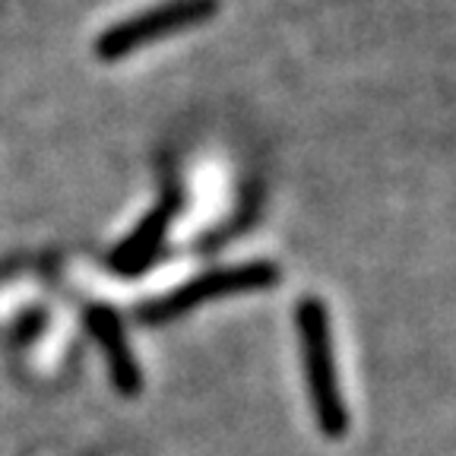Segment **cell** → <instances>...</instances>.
<instances>
[{"instance_id": "6da1fadb", "label": "cell", "mask_w": 456, "mask_h": 456, "mask_svg": "<svg viewBox=\"0 0 456 456\" xmlns=\"http://www.w3.org/2000/svg\"><path fill=\"white\" fill-rule=\"evenodd\" d=\"M295 323H298V339H301V355H305L307 368V384H311V399L317 421L330 437H339L349 425L346 415V399L339 390V374H336V358H333V336H330V317L321 298L298 301L295 311Z\"/></svg>"}, {"instance_id": "7a4b0ae2", "label": "cell", "mask_w": 456, "mask_h": 456, "mask_svg": "<svg viewBox=\"0 0 456 456\" xmlns=\"http://www.w3.org/2000/svg\"><path fill=\"white\" fill-rule=\"evenodd\" d=\"M219 0H165L159 7L142 10V13L130 16V20L118 22L95 42V54L102 61H118V57L134 54L136 48L150 42H159L165 36L184 32V28L207 22L209 16H216Z\"/></svg>"}, {"instance_id": "3957f363", "label": "cell", "mask_w": 456, "mask_h": 456, "mask_svg": "<svg viewBox=\"0 0 456 456\" xmlns=\"http://www.w3.org/2000/svg\"><path fill=\"white\" fill-rule=\"evenodd\" d=\"M279 282V270L273 264H241V266H225V270H213L207 276L191 279L187 285L175 289L165 298L152 301L150 307H142V321H171V317H181V314L193 311L203 301L222 298V295H238V292H254V289H270Z\"/></svg>"}, {"instance_id": "277c9868", "label": "cell", "mask_w": 456, "mask_h": 456, "mask_svg": "<svg viewBox=\"0 0 456 456\" xmlns=\"http://www.w3.org/2000/svg\"><path fill=\"white\" fill-rule=\"evenodd\" d=\"M89 330L95 333L102 352L108 355V370H111L118 390L121 393L140 390V368L134 362V352H130L127 333H124L118 314L108 311V307H95V311H89Z\"/></svg>"}, {"instance_id": "5b68a950", "label": "cell", "mask_w": 456, "mask_h": 456, "mask_svg": "<svg viewBox=\"0 0 456 456\" xmlns=\"http://www.w3.org/2000/svg\"><path fill=\"white\" fill-rule=\"evenodd\" d=\"M168 213L171 209L162 207L152 216H146L134 235L114 248V254H111L114 270L118 273H140L142 266H150L152 260H156L159 248H162V241H165V232H168Z\"/></svg>"}]
</instances>
